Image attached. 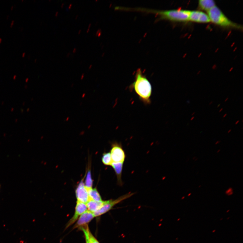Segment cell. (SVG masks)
Here are the masks:
<instances>
[{"instance_id":"obj_26","label":"cell","mask_w":243,"mask_h":243,"mask_svg":"<svg viewBox=\"0 0 243 243\" xmlns=\"http://www.w3.org/2000/svg\"><path fill=\"white\" fill-rule=\"evenodd\" d=\"M228 99H229V98H226V99H225V101H225V102H226V101H228Z\"/></svg>"},{"instance_id":"obj_30","label":"cell","mask_w":243,"mask_h":243,"mask_svg":"<svg viewBox=\"0 0 243 243\" xmlns=\"http://www.w3.org/2000/svg\"><path fill=\"white\" fill-rule=\"evenodd\" d=\"M70 55V53H68L67 54V57H69V56Z\"/></svg>"},{"instance_id":"obj_37","label":"cell","mask_w":243,"mask_h":243,"mask_svg":"<svg viewBox=\"0 0 243 243\" xmlns=\"http://www.w3.org/2000/svg\"><path fill=\"white\" fill-rule=\"evenodd\" d=\"M187 103H188V104L190 103V101L189 100H188L187 101Z\"/></svg>"},{"instance_id":"obj_11","label":"cell","mask_w":243,"mask_h":243,"mask_svg":"<svg viewBox=\"0 0 243 243\" xmlns=\"http://www.w3.org/2000/svg\"><path fill=\"white\" fill-rule=\"evenodd\" d=\"M215 6V2L213 0H200L198 2L200 9L207 12Z\"/></svg>"},{"instance_id":"obj_4","label":"cell","mask_w":243,"mask_h":243,"mask_svg":"<svg viewBox=\"0 0 243 243\" xmlns=\"http://www.w3.org/2000/svg\"><path fill=\"white\" fill-rule=\"evenodd\" d=\"M110 153L112 163H124L126 155L121 144L113 143Z\"/></svg>"},{"instance_id":"obj_36","label":"cell","mask_w":243,"mask_h":243,"mask_svg":"<svg viewBox=\"0 0 243 243\" xmlns=\"http://www.w3.org/2000/svg\"><path fill=\"white\" fill-rule=\"evenodd\" d=\"M81 31H82V30H79V33H78L79 34H80Z\"/></svg>"},{"instance_id":"obj_10","label":"cell","mask_w":243,"mask_h":243,"mask_svg":"<svg viewBox=\"0 0 243 243\" xmlns=\"http://www.w3.org/2000/svg\"><path fill=\"white\" fill-rule=\"evenodd\" d=\"M79 230L83 232L85 240L87 241L89 243H100L91 233L88 225L82 227Z\"/></svg>"},{"instance_id":"obj_18","label":"cell","mask_w":243,"mask_h":243,"mask_svg":"<svg viewBox=\"0 0 243 243\" xmlns=\"http://www.w3.org/2000/svg\"><path fill=\"white\" fill-rule=\"evenodd\" d=\"M76 51V48H74V50H73V52L74 53H75Z\"/></svg>"},{"instance_id":"obj_25","label":"cell","mask_w":243,"mask_h":243,"mask_svg":"<svg viewBox=\"0 0 243 243\" xmlns=\"http://www.w3.org/2000/svg\"><path fill=\"white\" fill-rule=\"evenodd\" d=\"M191 194H192V193H189L188 194V197H189V196H190L191 195Z\"/></svg>"},{"instance_id":"obj_13","label":"cell","mask_w":243,"mask_h":243,"mask_svg":"<svg viewBox=\"0 0 243 243\" xmlns=\"http://www.w3.org/2000/svg\"><path fill=\"white\" fill-rule=\"evenodd\" d=\"M90 200L99 202L102 201V198L96 188H91L88 190Z\"/></svg>"},{"instance_id":"obj_31","label":"cell","mask_w":243,"mask_h":243,"mask_svg":"<svg viewBox=\"0 0 243 243\" xmlns=\"http://www.w3.org/2000/svg\"><path fill=\"white\" fill-rule=\"evenodd\" d=\"M185 198V196H183V197H182L181 199L182 200H183Z\"/></svg>"},{"instance_id":"obj_5","label":"cell","mask_w":243,"mask_h":243,"mask_svg":"<svg viewBox=\"0 0 243 243\" xmlns=\"http://www.w3.org/2000/svg\"><path fill=\"white\" fill-rule=\"evenodd\" d=\"M87 210L86 204L77 201L74 213V216L68 222L65 229L74 224L78 220L79 217Z\"/></svg>"},{"instance_id":"obj_24","label":"cell","mask_w":243,"mask_h":243,"mask_svg":"<svg viewBox=\"0 0 243 243\" xmlns=\"http://www.w3.org/2000/svg\"><path fill=\"white\" fill-rule=\"evenodd\" d=\"M220 151H221V150L220 149H218V150L217 151V153H220Z\"/></svg>"},{"instance_id":"obj_23","label":"cell","mask_w":243,"mask_h":243,"mask_svg":"<svg viewBox=\"0 0 243 243\" xmlns=\"http://www.w3.org/2000/svg\"><path fill=\"white\" fill-rule=\"evenodd\" d=\"M194 116H193V117H192V118H191V119H190V120H191V121H193V120L194 119Z\"/></svg>"},{"instance_id":"obj_19","label":"cell","mask_w":243,"mask_h":243,"mask_svg":"<svg viewBox=\"0 0 243 243\" xmlns=\"http://www.w3.org/2000/svg\"><path fill=\"white\" fill-rule=\"evenodd\" d=\"M14 21H13L12 22V23H11V27H12L13 26V25L14 23Z\"/></svg>"},{"instance_id":"obj_38","label":"cell","mask_w":243,"mask_h":243,"mask_svg":"<svg viewBox=\"0 0 243 243\" xmlns=\"http://www.w3.org/2000/svg\"><path fill=\"white\" fill-rule=\"evenodd\" d=\"M220 105H221V104H219L218 105V106L217 107V108H218L220 106Z\"/></svg>"},{"instance_id":"obj_20","label":"cell","mask_w":243,"mask_h":243,"mask_svg":"<svg viewBox=\"0 0 243 243\" xmlns=\"http://www.w3.org/2000/svg\"><path fill=\"white\" fill-rule=\"evenodd\" d=\"M59 14V12H56V13L55 14V16H57Z\"/></svg>"},{"instance_id":"obj_49","label":"cell","mask_w":243,"mask_h":243,"mask_svg":"<svg viewBox=\"0 0 243 243\" xmlns=\"http://www.w3.org/2000/svg\"><path fill=\"white\" fill-rule=\"evenodd\" d=\"M229 210H228V211H227V212H229Z\"/></svg>"},{"instance_id":"obj_16","label":"cell","mask_w":243,"mask_h":243,"mask_svg":"<svg viewBox=\"0 0 243 243\" xmlns=\"http://www.w3.org/2000/svg\"><path fill=\"white\" fill-rule=\"evenodd\" d=\"M233 189L231 187L229 188L225 191L226 194L228 196H231L233 195Z\"/></svg>"},{"instance_id":"obj_43","label":"cell","mask_w":243,"mask_h":243,"mask_svg":"<svg viewBox=\"0 0 243 243\" xmlns=\"http://www.w3.org/2000/svg\"><path fill=\"white\" fill-rule=\"evenodd\" d=\"M78 15H77L76 16L75 19H76L77 18H78Z\"/></svg>"},{"instance_id":"obj_44","label":"cell","mask_w":243,"mask_h":243,"mask_svg":"<svg viewBox=\"0 0 243 243\" xmlns=\"http://www.w3.org/2000/svg\"><path fill=\"white\" fill-rule=\"evenodd\" d=\"M92 66V65L91 64L90 66V67H89V68L90 69Z\"/></svg>"},{"instance_id":"obj_39","label":"cell","mask_w":243,"mask_h":243,"mask_svg":"<svg viewBox=\"0 0 243 243\" xmlns=\"http://www.w3.org/2000/svg\"><path fill=\"white\" fill-rule=\"evenodd\" d=\"M64 3H63L62 4V5H61V7H63V6H64Z\"/></svg>"},{"instance_id":"obj_33","label":"cell","mask_w":243,"mask_h":243,"mask_svg":"<svg viewBox=\"0 0 243 243\" xmlns=\"http://www.w3.org/2000/svg\"><path fill=\"white\" fill-rule=\"evenodd\" d=\"M231 129L229 130L228 132V133H230L231 132Z\"/></svg>"},{"instance_id":"obj_48","label":"cell","mask_w":243,"mask_h":243,"mask_svg":"<svg viewBox=\"0 0 243 243\" xmlns=\"http://www.w3.org/2000/svg\"><path fill=\"white\" fill-rule=\"evenodd\" d=\"M36 60H35V62H36Z\"/></svg>"},{"instance_id":"obj_41","label":"cell","mask_w":243,"mask_h":243,"mask_svg":"<svg viewBox=\"0 0 243 243\" xmlns=\"http://www.w3.org/2000/svg\"><path fill=\"white\" fill-rule=\"evenodd\" d=\"M2 41V40L1 38H0V43H1Z\"/></svg>"},{"instance_id":"obj_8","label":"cell","mask_w":243,"mask_h":243,"mask_svg":"<svg viewBox=\"0 0 243 243\" xmlns=\"http://www.w3.org/2000/svg\"><path fill=\"white\" fill-rule=\"evenodd\" d=\"M76 195L78 201L86 204L90 200L88 189L82 180L80 182L76 190Z\"/></svg>"},{"instance_id":"obj_15","label":"cell","mask_w":243,"mask_h":243,"mask_svg":"<svg viewBox=\"0 0 243 243\" xmlns=\"http://www.w3.org/2000/svg\"><path fill=\"white\" fill-rule=\"evenodd\" d=\"M85 185L88 190L92 188V180L91 172L90 171L88 173L86 181V185Z\"/></svg>"},{"instance_id":"obj_9","label":"cell","mask_w":243,"mask_h":243,"mask_svg":"<svg viewBox=\"0 0 243 243\" xmlns=\"http://www.w3.org/2000/svg\"><path fill=\"white\" fill-rule=\"evenodd\" d=\"M124 163H112L111 165L114 169L116 173L117 179V183L120 186L123 184L122 175V170Z\"/></svg>"},{"instance_id":"obj_7","label":"cell","mask_w":243,"mask_h":243,"mask_svg":"<svg viewBox=\"0 0 243 243\" xmlns=\"http://www.w3.org/2000/svg\"><path fill=\"white\" fill-rule=\"evenodd\" d=\"M95 217L93 213L87 210L83 213L76 222L73 229L79 228L88 225L90 223Z\"/></svg>"},{"instance_id":"obj_22","label":"cell","mask_w":243,"mask_h":243,"mask_svg":"<svg viewBox=\"0 0 243 243\" xmlns=\"http://www.w3.org/2000/svg\"><path fill=\"white\" fill-rule=\"evenodd\" d=\"M239 122H240V121H239V120H238L236 122V123H235V124H236V125H237L238 124V123H239Z\"/></svg>"},{"instance_id":"obj_29","label":"cell","mask_w":243,"mask_h":243,"mask_svg":"<svg viewBox=\"0 0 243 243\" xmlns=\"http://www.w3.org/2000/svg\"><path fill=\"white\" fill-rule=\"evenodd\" d=\"M25 53H24L23 54V55H22L23 57H24V56H25Z\"/></svg>"},{"instance_id":"obj_32","label":"cell","mask_w":243,"mask_h":243,"mask_svg":"<svg viewBox=\"0 0 243 243\" xmlns=\"http://www.w3.org/2000/svg\"><path fill=\"white\" fill-rule=\"evenodd\" d=\"M213 101H211V102H210V103L209 104V105H212L213 103Z\"/></svg>"},{"instance_id":"obj_17","label":"cell","mask_w":243,"mask_h":243,"mask_svg":"<svg viewBox=\"0 0 243 243\" xmlns=\"http://www.w3.org/2000/svg\"><path fill=\"white\" fill-rule=\"evenodd\" d=\"M221 141H216V142L215 143V145H218L219 144H220L221 142Z\"/></svg>"},{"instance_id":"obj_46","label":"cell","mask_w":243,"mask_h":243,"mask_svg":"<svg viewBox=\"0 0 243 243\" xmlns=\"http://www.w3.org/2000/svg\"><path fill=\"white\" fill-rule=\"evenodd\" d=\"M13 6H12V7H11V10H12V9H13Z\"/></svg>"},{"instance_id":"obj_35","label":"cell","mask_w":243,"mask_h":243,"mask_svg":"<svg viewBox=\"0 0 243 243\" xmlns=\"http://www.w3.org/2000/svg\"><path fill=\"white\" fill-rule=\"evenodd\" d=\"M226 116H227V114L226 113V114L223 116V117L224 118V117H225Z\"/></svg>"},{"instance_id":"obj_14","label":"cell","mask_w":243,"mask_h":243,"mask_svg":"<svg viewBox=\"0 0 243 243\" xmlns=\"http://www.w3.org/2000/svg\"><path fill=\"white\" fill-rule=\"evenodd\" d=\"M102 161L105 165H111L112 161L110 153H105L103 154Z\"/></svg>"},{"instance_id":"obj_42","label":"cell","mask_w":243,"mask_h":243,"mask_svg":"<svg viewBox=\"0 0 243 243\" xmlns=\"http://www.w3.org/2000/svg\"><path fill=\"white\" fill-rule=\"evenodd\" d=\"M195 112H193V114H192V116H193L194 114H195Z\"/></svg>"},{"instance_id":"obj_45","label":"cell","mask_w":243,"mask_h":243,"mask_svg":"<svg viewBox=\"0 0 243 243\" xmlns=\"http://www.w3.org/2000/svg\"><path fill=\"white\" fill-rule=\"evenodd\" d=\"M201 185H200L199 186H198V188H200L201 187Z\"/></svg>"},{"instance_id":"obj_3","label":"cell","mask_w":243,"mask_h":243,"mask_svg":"<svg viewBox=\"0 0 243 243\" xmlns=\"http://www.w3.org/2000/svg\"><path fill=\"white\" fill-rule=\"evenodd\" d=\"M134 193H129L119 197L115 200L111 199L104 201L102 207L97 211L93 213L95 217H98L106 213L111 210L116 205L121 202L130 198L134 194Z\"/></svg>"},{"instance_id":"obj_21","label":"cell","mask_w":243,"mask_h":243,"mask_svg":"<svg viewBox=\"0 0 243 243\" xmlns=\"http://www.w3.org/2000/svg\"><path fill=\"white\" fill-rule=\"evenodd\" d=\"M72 6V4H70V5H69V7H69V9H71V8Z\"/></svg>"},{"instance_id":"obj_1","label":"cell","mask_w":243,"mask_h":243,"mask_svg":"<svg viewBox=\"0 0 243 243\" xmlns=\"http://www.w3.org/2000/svg\"><path fill=\"white\" fill-rule=\"evenodd\" d=\"M130 89L134 90L141 100L145 104L151 103V85L146 77L143 74L141 69H139L137 70L134 82L131 85Z\"/></svg>"},{"instance_id":"obj_34","label":"cell","mask_w":243,"mask_h":243,"mask_svg":"<svg viewBox=\"0 0 243 243\" xmlns=\"http://www.w3.org/2000/svg\"><path fill=\"white\" fill-rule=\"evenodd\" d=\"M89 31H90V28H88V30H87V33H88V32H89Z\"/></svg>"},{"instance_id":"obj_2","label":"cell","mask_w":243,"mask_h":243,"mask_svg":"<svg viewBox=\"0 0 243 243\" xmlns=\"http://www.w3.org/2000/svg\"><path fill=\"white\" fill-rule=\"evenodd\" d=\"M210 21L216 25L226 28L241 29L242 26L231 21L223 13L221 10L215 6L207 12Z\"/></svg>"},{"instance_id":"obj_47","label":"cell","mask_w":243,"mask_h":243,"mask_svg":"<svg viewBox=\"0 0 243 243\" xmlns=\"http://www.w3.org/2000/svg\"><path fill=\"white\" fill-rule=\"evenodd\" d=\"M215 231H216V230H214V231H213V232H214Z\"/></svg>"},{"instance_id":"obj_50","label":"cell","mask_w":243,"mask_h":243,"mask_svg":"<svg viewBox=\"0 0 243 243\" xmlns=\"http://www.w3.org/2000/svg\"><path fill=\"white\" fill-rule=\"evenodd\" d=\"M243 120H242V122H243Z\"/></svg>"},{"instance_id":"obj_6","label":"cell","mask_w":243,"mask_h":243,"mask_svg":"<svg viewBox=\"0 0 243 243\" xmlns=\"http://www.w3.org/2000/svg\"><path fill=\"white\" fill-rule=\"evenodd\" d=\"M189 21L202 23H208L210 22L208 14H206L203 12L198 11H190Z\"/></svg>"},{"instance_id":"obj_27","label":"cell","mask_w":243,"mask_h":243,"mask_svg":"<svg viewBox=\"0 0 243 243\" xmlns=\"http://www.w3.org/2000/svg\"><path fill=\"white\" fill-rule=\"evenodd\" d=\"M91 23H90V24H89V25L88 26V28H90V27H91Z\"/></svg>"},{"instance_id":"obj_28","label":"cell","mask_w":243,"mask_h":243,"mask_svg":"<svg viewBox=\"0 0 243 243\" xmlns=\"http://www.w3.org/2000/svg\"><path fill=\"white\" fill-rule=\"evenodd\" d=\"M223 108H222L220 110V111H219V112H221L223 110Z\"/></svg>"},{"instance_id":"obj_12","label":"cell","mask_w":243,"mask_h":243,"mask_svg":"<svg viewBox=\"0 0 243 243\" xmlns=\"http://www.w3.org/2000/svg\"><path fill=\"white\" fill-rule=\"evenodd\" d=\"M104 201L99 202L92 200H89L86 203L88 210L92 213H94L99 209L102 206Z\"/></svg>"},{"instance_id":"obj_40","label":"cell","mask_w":243,"mask_h":243,"mask_svg":"<svg viewBox=\"0 0 243 243\" xmlns=\"http://www.w3.org/2000/svg\"><path fill=\"white\" fill-rule=\"evenodd\" d=\"M196 157H194L193 158V160H195L196 159Z\"/></svg>"}]
</instances>
